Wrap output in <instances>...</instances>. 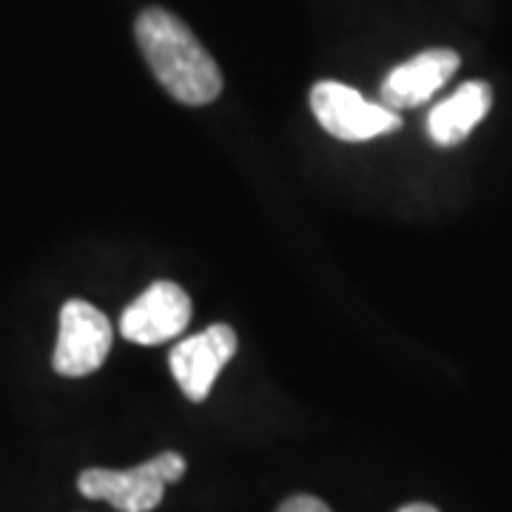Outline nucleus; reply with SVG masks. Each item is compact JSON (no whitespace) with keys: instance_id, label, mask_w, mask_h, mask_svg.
Instances as JSON below:
<instances>
[{"instance_id":"f257e3e1","label":"nucleus","mask_w":512,"mask_h":512,"mask_svg":"<svg viewBox=\"0 0 512 512\" xmlns=\"http://www.w3.org/2000/svg\"><path fill=\"white\" fill-rule=\"evenodd\" d=\"M137 46L165 92L183 106H205L222 92V72L183 20L160 6L140 12Z\"/></svg>"},{"instance_id":"f03ea898","label":"nucleus","mask_w":512,"mask_h":512,"mask_svg":"<svg viewBox=\"0 0 512 512\" xmlns=\"http://www.w3.org/2000/svg\"><path fill=\"white\" fill-rule=\"evenodd\" d=\"M185 470V458L168 450L131 470H83L77 478V490L94 501H109L120 512H151L160 507L165 487L177 484Z\"/></svg>"},{"instance_id":"7ed1b4c3","label":"nucleus","mask_w":512,"mask_h":512,"mask_svg":"<svg viewBox=\"0 0 512 512\" xmlns=\"http://www.w3.org/2000/svg\"><path fill=\"white\" fill-rule=\"evenodd\" d=\"M311 109L319 126L330 137L345 143H365L402 126L399 111L387 109L382 103H370L365 94L336 80H322L313 86Z\"/></svg>"},{"instance_id":"20e7f679","label":"nucleus","mask_w":512,"mask_h":512,"mask_svg":"<svg viewBox=\"0 0 512 512\" xmlns=\"http://www.w3.org/2000/svg\"><path fill=\"white\" fill-rule=\"evenodd\" d=\"M114 330L106 313L83 299H69L60 311V333H57L52 367L66 379L89 376L109 359Z\"/></svg>"},{"instance_id":"39448f33","label":"nucleus","mask_w":512,"mask_h":512,"mask_svg":"<svg viewBox=\"0 0 512 512\" xmlns=\"http://www.w3.org/2000/svg\"><path fill=\"white\" fill-rule=\"evenodd\" d=\"M191 311V299L177 282H154L123 311L120 333L134 345H163L188 328Z\"/></svg>"},{"instance_id":"423d86ee","label":"nucleus","mask_w":512,"mask_h":512,"mask_svg":"<svg viewBox=\"0 0 512 512\" xmlns=\"http://www.w3.org/2000/svg\"><path fill=\"white\" fill-rule=\"evenodd\" d=\"M239 342L237 333L228 325H211L197 336L183 339L177 348L168 353V365L171 373L180 384L185 396L191 402H205L211 387L222 373V367L228 365L237 353Z\"/></svg>"},{"instance_id":"0eeeda50","label":"nucleus","mask_w":512,"mask_h":512,"mask_svg":"<svg viewBox=\"0 0 512 512\" xmlns=\"http://www.w3.org/2000/svg\"><path fill=\"white\" fill-rule=\"evenodd\" d=\"M458 66H461V57L453 49L419 52L384 77L379 103L393 111L416 109L439 92L441 86L458 72Z\"/></svg>"},{"instance_id":"6e6552de","label":"nucleus","mask_w":512,"mask_h":512,"mask_svg":"<svg viewBox=\"0 0 512 512\" xmlns=\"http://www.w3.org/2000/svg\"><path fill=\"white\" fill-rule=\"evenodd\" d=\"M493 106V89L484 80H470L458 86L444 103L433 106L427 114V134L441 148H453L464 143L476 126L490 114Z\"/></svg>"},{"instance_id":"1a4fd4ad","label":"nucleus","mask_w":512,"mask_h":512,"mask_svg":"<svg viewBox=\"0 0 512 512\" xmlns=\"http://www.w3.org/2000/svg\"><path fill=\"white\" fill-rule=\"evenodd\" d=\"M276 512H333L322 501V498H316V495H293L288 498L285 504H279V510Z\"/></svg>"},{"instance_id":"9d476101","label":"nucleus","mask_w":512,"mask_h":512,"mask_svg":"<svg viewBox=\"0 0 512 512\" xmlns=\"http://www.w3.org/2000/svg\"><path fill=\"white\" fill-rule=\"evenodd\" d=\"M399 512H439L433 504H407V507H402Z\"/></svg>"}]
</instances>
